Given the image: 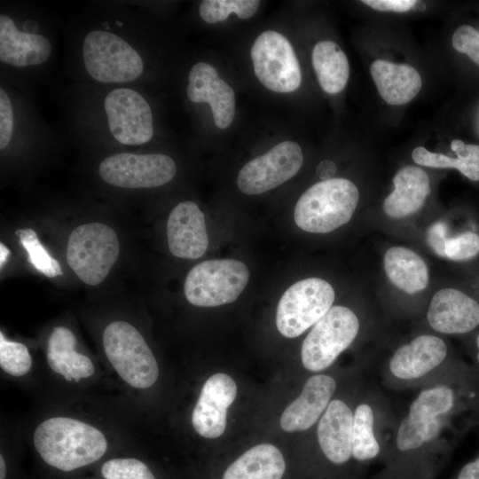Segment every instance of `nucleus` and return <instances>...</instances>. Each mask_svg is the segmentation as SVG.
<instances>
[{"mask_svg": "<svg viewBox=\"0 0 479 479\" xmlns=\"http://www.w3.org/2000/svg\"><path fill=\"white\" fill-rule=\"evenodd\" d=\"M31 440L40 459L61 472L92 465L108 452L111 436L96 423L69 414H52L35 426Z\"/></svg>", "mask_w": 479, "mask_h": 479, "instance_id": "f257e3e1", "label": "nucleus"}, {"mask_svg": "<svg viewBox=\"0 0 479 479\" xmlns=\"http://www.w3.org/2000/svg\"><path fill=\"white\" fill-rule=\"evenodd\" d=\"M109 368L124 389L138 394L152 389L160 376L157 359L145 337L132 324L114 320L102 333Z\"/></svg>", "mask_w": 479, "mask_h": 479, "instance_id": "f03ea898", "label": "nucleus"}, {"mask_svg": "<svg viewBox=\"0 0 479 479\" xmlns=\"http://www.w3.org/2000/svg\"><path fill=\"white\" fill-rule=\"evenodd\" d=\"M456 404V391L447 382H433L423 388L397 428L396 449L410 454L431 446L449 425Z\"/></svg>", "mask_w": 479, "mask_h": 479, "instance_id": "7ed1b4c3", "label": "nucleus"}, {"mask_svg": "<svg viewBox=\"0 0 479 479\" xmlns=\"http://www.w3.org/2000/svg\"><path fill=\"white\" fill-rule=\"evenodd\" d=\"M359 192L350 180L335 177L314 184L297 200L294 218L308 232L327 233L348 223L357 208Z\"/></svg>", "mask_w": 479, "mask_h": 479, "instance_id": "20e7f679", "label": "nucleus"}, {"mask_svg": "<svg viewBox=\"0 0 479 479\" xmlns=\"http://www.w3.org/2000/svg\"><path fill=\"white\" fill-rule=\"evenodd\" d=\"M116 232L101 223L79 225L69 235L67 261L85 284L97 286L108 275L118 259Z\"/></svg>", "mask_w": 479, "mask_h": 479, "instance_id": "39448f33", "label": "nucleus"}, {"mask_svg": "<svg viewBox=\"0 0 479 479\" xmlns=\"http://www.w3.org/2000/svg\"><path fill=\"white\" fill-rule=\"evenodd\" d=\"M249 271L235 259L207 260L187 274L184 290L186 300L199 307H216L234 302L246 287Z\"/></svg>", "mask_w": 479, "mask_h": 479, "instance_id": "423d86ee", "label": "nucleus"}, {"mask_svg": "<svg viewBox=\"0 0 479 479\" xmlns=\"http://www.w3.org/2000/svg\"><path fill=\"white\" fill-rule=\"evenodd\" d=\"M359 326V320L350 309L332 306L312 326L302 342L303 366L314 373L328 368L354 342Z\"/></svg>", "mask_w": 479, "mask_h": 479, "instance_id": "0eeeda50", "label": "nucleus"}, {"mask_svg": "<svg viewBox=\"0 0 479 479\" xmlns=\"http://www.w3.org/2000/svg\"><path fill=\"white\" fill-rule=\"evenodd\" d=\"M82 58L88 74L101 82H127L143 72L140 55L117 35L104 31L89 32L82 43Z\"/></svg>", "mask_w": 479, "mask_h": 479, "instance_id": "6e6552de", "label": "nucleus"}, {"mask_svg": "<svg viewBox=\"0 0 479 479\" xmlns=\"http://www.w3.org/2000/svg\"><path fill=\"white\" fill-rule=\"evenodd\" d=\"M334 290L326 280L309 278L295 282L281 296L276 326L285 337L294 338L314 326L332 308Z\"/></svg>", "mask_w": 479, "mask_h": 479, "instance_id": "1a4fd4ad", "label": "nucleus"}, {"mask_svg": "<svg viewBox=\"0 0 479 479\" xmlns=\"http://www.w3.org/2000/svg\"><path fill=\"white\" fill-rule=\"evenodd\" d=\"M255 76L268 90L289 93L299 88L302 73L290 42L282 34L267 30L260 34L251 47Z\"/></svg>", "mask_w": 479, "mask_h": 479, "instance_id": "9d476101", "label": "nucleus"}, {"mask_svg": "<svg viewBox=\"0 0 479 479\" xmlns=\"http://www.w3.org/2000/svg\"><path fill=\"white\" fill-rule=\"evenodd\" d=\"M176 172L174 160L161 153H116L104 159L98 168L105 182L127 189L163 185L174 177Z\"/></svg>", "mask_w": 479, "mask_h": 479, "instance_id": "9b49d317", "label": "nucleus"}, {"mask_svg": "<svg viewBox=\"0 0 479 479\" xmlns=\"http://www.w3.org/2000/svg\"><path fill=\"white\" fill-rule=\"evenodd\" d=\"M302 162L299 144L283 141L246 163L238 174L237 185L247 195L263 193L295 176Z\"/></svg>", "mask_w": 479, "mask_h": 479, "instance_id": "f8f14e48", "label": "nucleus"}, {"mask_svg": "<svg viewBox=\"0 0 479 479\" xmlns=\"http://www.w3.org/2000/svg\"><path fill=\"white\" fill-rule=\"evenodd\" d=\"M108 127L121 144L137 145L153 137V115L149 104L138 92L128 88L111 90L104 100Z\"/></svg>", "mask_w": 479, "mask_h": 479, "instance_id": "ddd939ff", "label": "nucleus"}, {"mask_svg": "<svg viewBox=\"0 0 479 479\" xmlns=\"http://www.w3.org/2000/svg\"><path fill=\"white\" fill-rule=\"evenodd\" d=\"M45 361L49 373L70 387L89 386L100 373L95 361L77 349L76 336L64 326H57L51 331L46 341Z\"/></svg>", "mask_w": 479, "mask_h": 479, "instance_id": "4468645a", "label": "nucleus"}, {"mask_svg": "<svg viewBox=\"0 0 479 479\" xmlns=\"http://www.w3.org/2000/svg\"><path fill=\"white\" fill-rule=\"evenodd\" d=\"M237 396L235 381L225 373H216L204 383L193 407L191 422L194 431L204 438L220 436L226 427L228 407Z\"/></svg>", "mask_w": 479, "mask_h": 479, "instance_id": "2eb2a0df", "label": "nucleus"}, {"mask_svg": "<svg viewBox=\"0 0 479 479\" xmlns=\"http://www.w3.org/2000/svg\"><path fill=\"white\" fill-rule=\"evenodd\" d=\"M447 345L432 334L419 335L390 357L388 372L399 382H414L438 368L447 357Z\"/></svg>", "mask_w": 479, "mask_h": 479, "instance_id": "dca6fc26", "label": "nucleus"}, {"mask_svg": "<svg viewBox=\"0 0 479 479\" xmlns=\"http://www.w3.org/2000/svg\"><path fill=\"white\" fill-rule=\"evenodd\" d=\"M186 94L192 102L208 103L216 126L229 127L235 115L233 89L218 75L216 69L207 62H198L190 70Z\"/></svg>", "mask_w": 479, "mask_h": 479, "instance_id": "f3484780", "label": "nucleus"}, {"mask_svg": "<svg viewBox=\"0 0 479 479\" xmlns=\"http://www.w3.org/2000/svg\"><path fill=\"white\" fill-rule=\"evenodd\" d=\"M167 239L170 253L183 259H198L208 247L205 217L198 205L191 200L178 203L167 223Z\"/></svg>", "mask_w": 479, "mask_h": 479, "instance_id": "a211bd4d", "label": "nucleus"}, {"mask_svg": "<svg viewBox=\"0 0 479 479\" xmlns=\"http://www.w3.org/2000/svg\"><path fill=\"white\" fill-rule=\"evenodd\" d=\"M427 318L438 333L467 334L479 326V302L459 289L444 288L432 297Z\"/></svg>", "mask_w": 479, "mask_h": 479, "instance_id": "6ab92c4d", "label": "nucleus"}, {"mask_svg": "<svg viewBox=\"0 0 479 479\" xmlns=\"http://www.w3.org/2000/svg\"><path fill=\"white\" fill-rule=\"evenodd\" d=\"M335 389L336 381L327 374L310 377L301 395L283 412L281 428L287 432L311 428L326 411Z\"/></svg>", "mask_w": 479, "mask_h": 479, "instance_id": "aec40b11", "label": "nucleus"}, {"mask_svg": "<svg viewBox=\"0 0 479 479\" xmlns=\"http://www.w3.org/2000/svg\"><path fill=\"white\" fill-rule=\"evenodd\" d=\"M353 412L340 399H332L318 424V441L326 458L341 465L352 457Z\"/></svg>", "mask_w": 479, "mask_h": 479, "instance_id": "412c9836", "label": "nucleus"}, {"mask_svg": "<svg viewBox=\"0 0 479 479\" xmlns=\"http://www.w3.org/2000/svg\"><path fill=\"white\" fill-rule=\"evenodd\" d=\"M51 53V42L43 35L21 32L13 20L0 16V60L14 67L37 66Z\"/></svg>", "mask_w": 479, "mask_h": 479, "instance_id": "4be33fe9", "label": "nucleus"}, {"mask_svg": "<svg viewBox=\"0 0 479 479\" xmlns=\"http://www.w3.org/2000/svg\"><path fill=\"white\" fill-rule=\"evenodd\" d=\"M370 72L380 96L389 105L410 102L422 86L419 72L407 64L376 59L372 63Z\"/></svg>", "mask_w": 479, "mask_h": 479, "instance_id": "5701e85b", "label": "nucleus"}, {"mask_svg": "<svg viewBox=\"0 0 479 479\" xmlns=\"http://www.w3.org/2000/svg\"><path fill=\"white\" fill-rule=\"evenodd\" d=\"M394 191L384 200L385 213L400 218L418 211L430 192V182L427 173L420 168L406 166L394 177Z\"/></svg>", "mask_w": 479, "mask_h": 479, "instance_id": "b1692460", "label": "nucleus"}, {"mask_svg": "<svg viewBox=\"0 0 479 479\" xmlns=\"http://www.w3.org/2000/svg\"><path fill=\"white\" fill-rule=\"evenodd\" d=\"M285 469L281 452L272 444H263L238 458L228 467L222 479H281Z\"/></svg>", "mask_w": 479, "mask_h": 479, "instance_id": "393cba45", "label": "nucleus"}, {"mask_svg": "<svg viewBox=\"0 0 479 479\" xmlns=\"http://www.w3.org/2000/svg\"><path fill=\"white\" fill-rule=\"evenodd\" d=\"M383 263L389 280L406 294H415L427 287V265L414 251L403 247H392L385 253Z\"/></svg>", "mask_w": 479, "mask_h": 479, "instance_id": "a878e982", "label": "nucleus"}, {"mask_svg": "<svg viewBox=\"0 0 479 479\" xmlns=\"http://www.w3.org/2000/svg\"><path fill=\"white\" fill-rule=\"evenodd\" d=\"M311 61L324 91L336 94L345 88L349 66L346 54L337 43L329 40L318 42L313 48Z\"/></svg>", "mask_w": 479, "mask_h": 479, "instance_id": "bb28decb", "label": "nucleus"}, {"mask_svg": "<svg viewBox=\"0 0 479 479\" xmlns=\"http://www.w3.org/2000/svg\"><path fill=\"white\" fill-rule=\"evenodd\" d=\"M381 448L376 436V412L373 404L359 403L353 412L352 457L357 461L374 459Z\"/></svg>", "mask_w": 479, "mask_h": 479, "instance_id": "cd10ccee", "label": "nucleus"}, {"mask_svg": "<svg viewBox=\"0 0 479 479\" xmlns=\"http://www.w3.org/2000/svg\"><path fill=\"white\" fill-rule=\"evenodd\" d=\"M0 368L12 378H24L33 369V358L27 347L20 342L9 340L0 333Z\"/></svg>", "mask_w": 479, "mask_h": 479, "instance_id": "c85d7f7f", "label": "nucleus"}, {"mask_svg": "<svg viewBox=\"0 0 479 479\" xmlns=\"http://www.w3.org/2000/svg\"><path fill=\"white\" fill-rule=\"evenodd\" d=\"M259 5L258 0H204L199 13L202 20L211 24L225 20L230 13L247 20L256 12Z\"/></svg>", "mask_w": 479, "mask_h": 479, "instance_id": "c756f323", "label": "nucleus"}, {"mask_svg": "<svg viewBox=\"0 0 479 479\" xmlns=\"http://www.w3.org/2000/svg\"><path fill=\"white\" fill-rule=\"evenodd\" d=\"M15 234L27 253L28 262L35 269L49 278L61 276L63 274L60 264L42 245L36 232L33 229H19Z\"/></svg>", "mask_w": 479, "mask_h": 479, "instance_id": "7c9ffc66", "label": "nucleus"}, {"mask_svg": "<svg viewBox=\"0 0 479 479\" xmlns=\"http://www.w3.org/2000/svg\"><path fill=\"white\" fill-rule=\"evenodd\" d=\"M104 479H155L150 467L134 457H114L106 460L100 467Z\"/></svg>", "mask_w": 479, "mask_h": 479, "instance_id": "2f4dec72", "label": "nucleus"}, {"mask_svg": "<svg viewBox=\"0 0 479 479\" xmlns=\"http://www.w3.org/2000/svg\"><path fill=\"white\" fill-rule=\"evenodd\" d=\"M415 163L426 167L457 169L472 181L479 180V165L467 164L459 158H452L443 153H432L423 146L416 147L412 153Z\"/></svg>", "mask_w": 479, "mask_h": 479, "instance_id": "473e14b6", "label": "nucleus"}, {"mask_svg": "<svg viewBox=\"0 0 479 479\" xmlns=\"http://www.w3.org/2000/svg\"><path fill=\"white\" fill-rule=\"evenodd\" d=\"M479 254V235L465 232L449 238L445 247V257L453 261L471 259Z\"/></svg>", "mask_w": 479, "mask_h": 479, "instance_id": "72a5a7b5", "label": "nucleus"}, {"mask_svg": "<svg viewBox=\"0 0 479 479\" xmlns=\"http://www.w3.org/2000/svg\"><path fill=\"white\" fill-rule=\"evenodd\" d=\"M452 46L467 54L479 67V31L470 25L459 27L452 35Z\"/></svg>", "mask_w": 479, "mask_h": 479, "instance_id": "f704fd0d", "label": "nucleus"}, {"mask_svg": "<svg viewBox=\"0 0 479 479\" xmlns=\"http://www.w3.org/2000/svg\"><path fill=\"white\" fill-rule=\"evenodd\" d=\"M13 130V112L11 100L4 90H0V148L4 149L12 137Z\"/></svg>", "mask_w": 479, "mask_h": 479, "instance_id": "c9c22d12", "label": "nucleus"}, {"mask_svg": "<svg viewBox=\"0 0 479 479\" xmlns=\"http://www.w3.org/2000/svg\"><path fill=\"white\" fill-rule=\"evenodd\" d=\"M447 238V226L437 222L430 226L427 233V241L430 247L440 256L445 257Z\"/></svg>", "mask_w": 479, "mask_h": 479, "instance_id": "e433bc0d", "label": "nucleus"}, {"mask_svg": "<svg viewBox=\"0 0 479 479\" xmlns=\"http://www.w3.org/2000/svg\"><path fill=\"white\" fill-rule=\"evenodd\" d=\"M363 4L381 12H404L416 4L415 0H363Z\"/></svg>", "mask_w": 479, "mask_h": 479, "instance_id": "4c0bfd02", "label": "nucleus"}, {"mask_svg": "<svg viewBox=\"0 0 479 479\" xmlns=\"http://www.w3.org/2000/svg\"><path fill=\"white\" fill-rule=\"evenodd\" d=\"M451 148L457 155V158L466 163L479 165V145H467L459 139H453L451 143Z\"/></svg>", "mask_w": 479, "mask_h": 479, "instance_id": "58836bf2", "label": "nucleus"}, {"mask_svg": "<svg viewBox=\"0 0 479 479\" xmlns=\"http://www.w3.org/2000/svg\"><path fill=\"white\" fill-rule=\"evenodd\" d=\"M456 479H479V456L465 464L459 471Z\"/></svg>", "mask_w": 479, "mask_h": 479, "instance_id": "ea45409f", "label": "nucleus"}, {"mask_svg": "<svg viewBox=\"0 0 479 479\" xmlns=\"http://www.w3.org/2000/svg\"><path fill=\"white\" fill-rule=\"evenodd\" d=\"M10 253L11 252L9 248L1 242L0 243V267L1 269L3 268L4 264L7 261L8 256L10 255Z\"/></svg>", "mask_w": 479, "mask_h": 479, "instance_id": "a19ab883", "label": "nucleus"}, {"mask_svg": "<svg viewBox=\"0 0 479 479\" xmlns=\"http://www.w3.org/2000/svg\"><path fill=\"white\" fill-rule=\"evenodd\" d=\"M6 473H7V467H6L5 458L4 456V453L1 452L0 454V479H5Z\"/></svg>", "mask_w": 479, "mask_h": 479, "instance_id": "79ce46f5", "label": "nucleus"}, {"mask_svg": "<svg viewBox=\"0 0 479 479\" xmlns=\"http://www.w3.org/2000/svg\"><path fill=\"white\" fill-rule=\"evenodd\" d=\"M476 346H477V349H478V352H477V360H478V363H479V334L476 338Z\"/></svg>", "mask_w": 479, "mask_h": 479, "instance_id": "37998d69", "label": "nucleus"}]
</instances>
